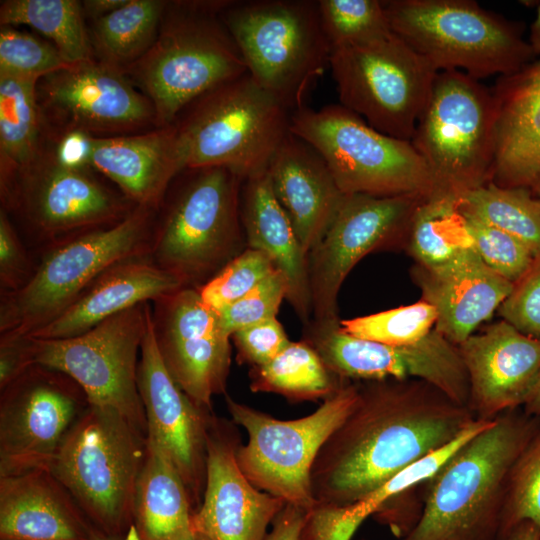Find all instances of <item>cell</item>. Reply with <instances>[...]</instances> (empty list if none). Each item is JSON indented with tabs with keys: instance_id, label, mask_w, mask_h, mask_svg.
I'll list each match as a JSON object with an SVG mask.
<instances>
[{
	"instance_id": "cell-1",
	"label": "cell",
	"mask_w": 540,
	"mask_h": 540,
	"mask_svg": "<svg viewBox=\"0 0 540 540\" xmlns=\"http://www.w3.org/2000/svg\"><path fill=\"white\" fill-rule=\"evenodd\" d=\"M358 400L320 449L311 471L317 504L348 506L446 446L476 419L417 379L358 383Z\"/></svg>"
},
{
	"instance_id": "cell-2",
	"label": "cell",
	"mask_w": 540,
	"mask_h": 540,
	"mask_svg": "<svg viewBox=\"0 0 540 540\" xmlns=\"http://www.w3.org/2000/svg\"><path fill=\"white\" fill-rule=\"evenodd\" d=\"M540 429V417L508 410L423 482V509L400 540H498L511 468Z\"/></svg>"
},
{
	"instance_id": "cell-3",
	"label": "cell",
	"mask_w": 540,
	"mask_h": 540,
	"mask_svg": "<svg viewBox=\"0 0 540 540\" xmlns=\"http://www.w3.org/2000/svg\"><path fill=\"white\" fill-rule=\"evenodd\" d=\"M228 0L167 1L150 49L123 69L153 105L157 127L211 89L248 73L220 18Z\"/></svg>"
},
{
	"instance_id": "cell-4",
	"label": "cell",
	"mask_w": 540,
	"mask_h": 540,
	"mask_svg": "<svg viewBox=\"0 0 540 540\" xmlns=\"http://www.w3.org/2000/svg\"><path fill=\"white\" fill-rule=\"evenodd\" d=\"M244 180L224 167L183 170L157 210L149 259L184 287L209 281L245 250Z\"/></svg>"
},
{
	"instance_id": "cell-5",
	"label": "cell",
	"mask_w": 540,
	"mask_h": 540,
	"mask_svg": "<svg viewBox=\"0 0 540 540\" xmlns=\"http://www.w3.org/2000/svg\"><path fill=\"white\" fill-rule=\"evenodd\" d=\"M156 214V209L136 206L113 226L79 233L39 250L29 282L1 294L0 334H32L62 314L109 267L149 258Z\"/></svg>"
},
{
	"instance_id": "cell-6",
	"label": "cell",
	"mask_w": 540,
	"mask_h": 540,
	"mask_svg": "<svg viewBox=\"0 0 540 540\" xmlns=\"http://www.w3.org/2000/svg\"><path fill=\"white\" fill-rule=\"evenodd\" d=\"M290 116L246 73L195 99L173 125L186 169L224 167L247 179L267 169L290 132Z\"/></svg>"
},
{
	"instance_id": "cell-7",
	"label": "cell",
	"mask_w": 540,
	"mask_h": 540,
	"mask_svg": "<svg viewBox=\"0 0 540 540\" xmlns=\"http://www.w3.org/2000/svg\"><path fill=\"white\" fill-rule=\"evenodd\" d=\"M394 34L437 72L459 70L474 79L518 72L535 54L523 26L472 0L383 1Z\"/></svg>"
},
{
	"instance_id": "cell-8",
	"label": "cell",
	"mask_w": 540,
	"mask_h": 540,
	"mask_svg": "<svg viewBox=\"0 0 540 540\" xmlns=\"http://www.w3.org/2000/svg\"><path fill=\"white\" fill-rule=\"evenodd\" d=\"M147 435L117 410L89 404L65 436L50 471L106 533L134 520Z\"/></svg>"
},
{
	"instance_id": "cell-9",
	"label": "cell",
	"mask_w": 540,
	"mask_h": 540,
	"mask_svg": "<svg viewBox=\"0 0 540 540\" xmlns=\"http://www.w3.org/2000/svg\"><path fill=\"white\" fill-rule=\"evenodd\" d=\"M220 18L253 79L291 112L304 105L331 54L318 1L229 0Z\"/></svg>"
},
{
	"instance_id": "cell-10",
	"label": "cell",
	"mask_w": 540,
	"mask_h": 540,
	"mask_svg": "<svg viewBox=\"0 0 540 540\" xmlns=\"http://www.w3.org/2000/svg\"><path fill=\"white\" fill-rule=\"evenodd\" d=\"M495 133L492 90L462 71L438 72L411 139L429 169L431 195L459 199L490 182Z\"/></svg>"
},
{
	"instance_id": "cell-11",
	"label": "cell",
	"mask_w": 540,
	"mask_h": 540,
	"mask_svg": "<svg viewBox=\"0 0 540 540\" xmlns=\"http://www.w3.org/2000/svg\"><path fill=\"white\" fill-rule=\"evenodd\" d=\"M290 132L320 154L345 195L432 194L429 169L411 141L379 132L340 104L302 105L291 112Z\"/></svg>"
},
{
	"instance_id": "cell-12",
	"label": "cell",
	"mask_w": 540,
	"mask_h": 540,
	"mask_svg": "<svg viewBox=\"0 0 540 540\" xmlns=\"http://www.w3.org/2000/svg\"><path fill=\"white\" fill-rule=\"evenodd\" d=\"M358 383L349 381L305 417L281 420L225 395L232 421L248 435L236 459L259 490L286 504L310 510L316 504L311 488L314 461L330 435L354 408Z\"/></svg>"
},
{
	"instance_id": "cell-13",
	"label": "cell",
	"mask_w": 540,
	"mask_h": 540,
	"mask_svg": "<svg viewBox=\"0 0 540 540\" xmlns=\"http://www.w3.org/2000/svg\"><path fill=\"white\" fill-rule=\"evenodd\" d=\"M340 105L386 135L411 141L437 71L393 32L331 49Z\"/></svg>"
},
{
	"instance_id": "cell-14",
	"label": "cell",
	"mask_w": 540,
	"mask_h": 540,
	"mask_svg": "<svg viewBox=\"0 0 540 540\" xmlns=\"http://www.w3.org/2000/svg\"><path fill=\"white\" fill-rule=\"evenodd\" d=\"M93 170L61 165L43 133L34 159L0 188L1 208L21 220L39 250L79 233L113 226L136 206L100 181Z\"/></svg>"
},
{
	"instance_id": "cell-15",
	"label": "cell",
	"mask_w": 540,
	"mask_h": 540,
	"mask_svg": "<svg viewBox=\"0 0 540 540\" xmlns=\"http://www.w3.org/2000/svg\"><path fill=\"white\" fill-rule=\"evenodd\" d=\"M149 306H133L75 337L29 336L32 364L65 373L81 386L90 404L117 410L147 435L137 369Z\"/></svg>"
},
{
	"instance_id": "cell-16",
	"label": "cell",
	"mask_w": 540,
	"mask_h": 540,
	"mask_svg": "<svg viewBox=\"0 0 540 540\" xmlns=\"http://www.w3.org/2000/svg\"><path fill=\"white\" fill-rule=\"evenodd\" d=\"M36 97L48 135L79 130L101 138L157 128L153 105L123 69L95 57L40 78Z\"/></svg>"
},
{
	"instance_id": "cell-17",
	"label": "cell",
	"mask_w": 540,
	"mask_h": 540,
	"mask_svg": "<svg viewBox=\"0 0 540 540\" xmlns=\"http://www.w3.org/2000/svg\"><path fill=\"white\" fill-rule=\"evenodd\" d=\"M89 404L76 381L40 364L31 365L1 389L0 477L49 470Z\"/></svg>"
},
{
	"instance_id": "cell-18",
	"label": "cell",
	"mask_w": 540,
	"mask_h": 540,
	"mask_svg": "<svg viewBox=\"0 0 540 540\" xmlns=\"http://www.w3.org/2000/svg\"><path fill=\"white\" fill-rule=\"evenodd\" d=\"M425 197L345 195L317 245L308 253L311 321L339 320V291L354 266L370 252L404 239Z\"/></svg>"
},
{
	"instance_id": "cell-19",
	"label": "cell",
	"mask_w": 540,
	"mask_h": 540,
	"mask_svg": "<svg viewBox=\"0 0 540 540\" xmlns=\"http://www.w3.org/2000/svg\"><path fill=\"white\" fill-rule=\"evenodd\" d=\"M139 355L137 385L145 411L147 440L171 460L195 512L205 490L207 437L214 413L195 403L168 372L158 349L151 304Z\"/></svg>"
},
{
	"instance_id": "cell-20",
	"label": "cell",
	"mask_w": 540,
	"mask_h": 540,
	"mask_svg": "<svg viewBox=\"0 0 540 540\" xmlns=\"http://www.w3.org/2000/svg\"><path fill=\"white\" fill-rule=\"evenodd\" d=\"M233 421L215 414L207 437L206 484L193 513L194 531L210 540H264L286 503L256 488L240 469L241 444Z\"/></svg>"
},
{
	"instance_id": "cell-21",
	"label": "cell",
	"mask_w": 540,
	"mask_h": 540,
	"mask_svg": "<svg viewBox=\"0 0 540 540\" xmlns=\"http://www.w3.org/2000/svg\"><path fill=\"white\" fill-rule=\"evenodd\" d=\"M458 348L469 380L468 408L476 419L493 420L523 407L540 375V339L500 320Z\"/></svg>"
},
{
	"instance_id": "cell-22",
	"label": "cell",
	"mask_w": 540,
	"mask_h": 540,
	"mask_svg": "<svg viewBox=\"0 0 540 540\" xmlns=\"http://www.w3.org/2000/svg\"><path fill=\"white\" fill-rule=\"evenodd\" d=\"M412 276L421 299L436 311L434 329L457 346L498 310L513 286L492 271L475 248L441 266L415 265Z\"/></svg>"
},
{
	"instance_id": "cell-23",
	"label": "cell",
	"mask_w": 540,
	"mask_h": 540,
	"mask_svg": "<svg viewBox=\"0 0 540 540\" xmlns=\"http://www.w3.org/2000/svg\"><path fill=\"white\" fill-rule=\"evenodd\" d=\"M267 171L275 198L308 256L337 214L345 194L320 154L291 132Z\"/></svg>"
},
{
	"instance_id": "cell-24",
	"label": "cell",
	"mask_w": 540,
	"mask_h": 540,
	"mask_svg": "<svg viewBox=\"0 0 540 540\" xmlns=\"http://www.w3.org/2000/svg\"><path fill=\"white\" fill-rule=\"evenodd\" d=\"M492 92L496 133L490 182L533 190L540 185V59L500 76Z\"/></svg>"
},
{
	"instance_id": "cell-25",
	"label": "cell",
	"mask_w": 540,
	"mask_h": 540,
	"mask_svg": "<svg viewBox=\"0 0 540 540\" xmlns=\"http://www.w3.org/2000/svg\"><path fill=\"white\" fill-rule=\"evenodd\" d=\"M91 167L135 206L156 210L186 169L173 124L131 135L94 137Z\"/></svg>"
},
{
	"instance_id": "cell-26",
	"label": "cell",
	"mask_w": 540,
	"mask_h": 540,
	"mask_svg": "<svg viewBox=\"0 0 540 540\" xmlns=\"http://www.w3.org/2000/svg\"><path fill=\"white\" fill-rule=\"evenodd\" d=\"M83 514L48 469L0 477L1 540H89Z\"/></svg>"
},
{
	"instance_id": "cell-27",
	"label": "cell",
	"mask_w": 540,
	"mask_h": 540,
	"mask_svg": "<svg viewBox=\"0 0 540 540\" xmlns=\"http://www.w3.org/2000/svg\"><path fill=\"white\" fill-rule=\"evenodd\" d=\"M184 287L173 274L149 258L117 263L101 273L56 319L28 335L36 339H66L81 335L105 319Z\"/></svg>"
},
{
	"instance_id": "cell-28",
	"label": "cell",
	"mask_w": 540,
	"mask_h": 540,
	"mask_svg": "<svg viewBox=\"0 0 540 540\" xmlns=\"http://www.w3.org/2000/svg\"><path fill=\"white\" fill-rule=\"evenodd\" d=\"M241 221L248 248L267 254L284 275L293 307L304 326L312 320L308 256L272 191L267 169L244 180Z\"/></svg>"
},
{
	"instance_id": "cell-29",
	"label": "cell",
	"mask_w": 540,
	"mask_h": 540,
	"mask_svg": "<svg viewBox=\"0 0 540 540\" xmlns=\"http://www.w3.org/2000/svg\"><path fill=\"white\" fill-rule=\"evenodd\" d=\"M194 509L186 486L171 460L147 440L138 477L134 521L140 540H193Z\"/></svg>"
},
{
	"instance_id": "cell-30",
	"label": "cell",
	"mask_w": 540,
	"mask_h": 540,
	"mask_svg": "<svg viewBox=\"0 0 540 540\" xmlns=\"http://www.w3.org/2000/svg\"><path fill=\"white\" fill-rule=\"evenodd\" d=\"M154 333L161 358L175 382L195 403L212 410L213 396L226 390L231 337L223 331Z\"/></svg>"
},
{
	"instance_id": "cell-31",
	"label": "cell",
	"mask_w": 540,
	"mask_h": 540,
	"mask_svg": "<svg viewBox=\"0 0 540 540\" xmlns=\"http://www.w3.org/2000/svg\"><path fill=\"white\" fill-rule=\"evenodd\" d=\"M37 82L0 74V188L31 162L41 147L43 127Z\"/></svg>"
},
{
	"instance_id": "cell-32",
	"label": "cell",
	"mask_w": 540,
	"mask_h": 540,
	"mask_svg": "<svg viewBox=\"0 0 540 540\" xmlns=\"http://www.w3.org/2000/svg\"><path fill=\"white\" fill-rule=\"evenodd\" d=\"M252 392L274 393L291 402L325 400L349 380L332 373L304 340L293 342L270 362L249 371Z\"/></svg>"
},
{
	"instance_id": "cell-33",
	"label": "cell",
	"mask_w": 540,
	"mask_h": 540,
	"mask_svg": "<svg viewBox=\"0 0 540 540\" xmlns=\"http://www.w3.org/2000/svg\"><path fill=\"white\" fill-rule=\"evenodd\" d=\"M404 241L416 265L425 268L441 266L474 248L459 199L442 195L420 201Z\"/></svg>"
},
{
	"instance_id": "cell-34",
	"label": "cell",
	"mask_w": 540,
	"mask_h": 540,
	"mask_svg": "<svg viewBox=\"0 0 540 540\" xmlns=\"http://www.w3.org/2000/svg\"><path fill=\"white\" fill-rule=\"evenodd\" d=\"M166 5L163 0H128L93 21L89 37L94 57L121 69L137 61L156 40Z\"/></svg>"
},
{
	"instance_id": "cell-35",
	"label": "cell",
	"mask_w": 540,
	"mask_h": 540,
	"mask_svg": "<svg viewBox=\"0 0 540 540\" xmlns=\"http://www.w3.org/2000/svg\"><path fill=\"white\" fill-rule=\"evenodd\" d=\"M81 1L4 0L1 26L28 25L50 39L70 64L94 58Z\"/></svg>"
},
{
	"instance_id": "cell-36",
	"label": "cell",
	"mask_w": 540,
	"mask_h": 540,
	"mask_svg": "<svg viewBox=\"0 0 540 540\" xmlns=\"http://www.w3.org/2000/svg\"><path fill=\"white\" fill-rule=\"evenodd\" d=\"M459 202L467 212L519 240L534 257L540 256V202L531 189L488 182Z\"/></svg>"
},
{
	"instance_id": "cell-37",
	"label": "cell",
	"mask_w": 540,
	"mask_h": 540,
	"mask_svg": "<svg viewBox=\"0 0 540 540\" xmlns=\"http://www.w3.org/2000/svg\"><path fill=\"white\" fill-rule=\"evenodd\" d=\"M525 522H532L540 528V429L511 468L498 540H511Z\"/></svg>"
},
{
	"instance_id": "cell-38",
	"label": "cell",
	"mask_w": 540,
	"mask_h": 540,
	"mask_svg": "<svg viewBox=\"0 0 540 540\" xmlns=\"http://www.w3.org/2000/svg\"><path fill=\"white\" fill-rule=\"evenodd\" d=\"M436 311L432 305L416 303L389 310L340 320L347 333L387 345H408L427 336L435 327Z\"/></svg>"
},
{
	"instance_id": "cell-39",
	"label": "cell",
	"mask_w": 540,
	"mask_h": 540,
	"mask_svg": "<svg viewBox=\"0 0 540 540\" xmlns=\"http://www.w3.org/2000/svg\"><path fill=\"white\" fill-rule=\"evenodd\" d=\"M323 31L332 48L368 42L392 32L379 0H318Z\"/></svg>"
},
{
	"instance_id": "cell-40",
	"label": "cell",
	"mask_w": 540,
	"mask_h": 540,
	"mask_svg": "<svg viewBox=\"0 0 540 540\" xmlns=\"http://www.w3.org/2000/svg\"><path fill=\"white\" fill-rule=\"evenodd\" d=\"M277 270L267 254L246 247L198 290L209 306L220 311L245 296Z\"/></svg>"
},
{
	"instance_id": "cell-41",
	"label": "cell",
	"mask_w": 540,
	"mask_h": 540,
	"mask_svg": "<svg viewBox=\"0 0 540 540\" xmlns=\"http://www.w3.org/2000/svg\"><path fill=\"white\" fill-rule=\"evenodd\" d=\"M69 65L51 42L14 26L0 27V74L39 80Z\"/></svg>"
},
{
	"instance_id": "cell-42",
	"label": "cell",
	"mask_w": 540,
	"mask_h": 540,
	"mask_svg": "<svg viewBox=\"0 0 540 540\" xmlns=\"http://www.w3.org/2000/svg\"><path fill=\"white\" fill-rule=\"evenodd\" d=\"M461 210L481 260L500 277L511 283L517 281L531 265L532 253L513 236Z\"/></svg>"
},
{
	"instance_id": "cell-43",
	"label": "cell",
	"mask_w": 540,
	"mask_h": 540,
	"mask_svg": "<svg viewBox=\"0 0 540 540\" xmlns=\"http://www.w3.org/2000/svg\"><path fill=\"white\" fill-rule=\"evenodd\" d=\"M287 294L286 279L277 270L245 296L219 311L224 332L231 337L237 330L276 318Z\"/></svg>"
},
{
	"instance_id": "cell-44",
	"label": "cell",
	"mask_w": 540,
	"mask_h": 540,
	"mask_svg": "<svg viewBox=\"0 0 540 540\" xmlns=\"http://www.w3.org/2000/svg\"><path fill=\"white\" fill-rule=\"evenodd\" d=\"M498 313L521 333L540 339V256L513 283Z\"/></svg>"
},
{
	"instance_id": "cell-45",
	"label": "cell",
	"mask_w": 540,
	"mask_h": 540,
	"mask_svg": "<svg viewBox=\"0 0 540 540\" xmlns=\"http://www.w3.org/2000/svg\"><path fill=\"white\" fill-rule=\"evenodd\" d=\"M36 260L28 252L8 213L0 210V292H15L33 276Z\"/></svg>"
},
{
	"instance_id": "cell-46",
	"label": "cell",
	"mask_w": 540,
	"mask_h": 540,
	"mask_svg": "<svg viewBox=\"0 0 540 540\" xmlns=\"http://www.w3.org/2000/svg\"><path fill=\"white\" fill-rule=\"evenodd\" d=\"M231 340L239 363L250 367L270 362L291 342L277 318L237 330L231 335Z\"/></svg>"
},
{
	"instance_id": "cell-47",
	"label": "cell",
	"mask_w": 540,
	"mask_h": 540,
	"mask_svg": "<svg viewBox=\"0 0 540 540\" xmlns=\"http://www.w3.org/2000/svg\"><path fill=\"white\" fill-rule=\"evenodd\" d=\"M30 344L28 335L0 334V390L33 365Z\"/></svg>"
},
{
	"instance_id": "cell-48",
	"label": "cell",
	"mask_w": 540,
	"mask_h": 540,
	"mask_svg": "<svg viewBox=\"0 0 540 540\" xmlns=\"http://www.w3.org/2000/svg\"><path fill=\"white\" fill-rule=\"evenodd\" d=\"M44 135L50 140L54 156L61 165L75 169L92 168L93 136L79 130Z\"/></svg>"
},
{
	"instance_id": "cell-49",
	"label": "cell",
	"mask_w": 540,
	"mask_h": 540,
	"mask_svg": "<svg viewBox=\"0 0 540 540\" xmlns=\"http://www.w3.org/2000/svg\"><path fill=\"white\" fill-rule=\"evenodd\" d=\"M305 510L286 504L274 519L264 540H299Z\"/></svg>"
},
{
	"instance_id": "cell-50",
	"label": "cell",
	"mask_w": 540,
	"mask_h": 540,
	"mask_svg": "<svg viewBox=\"0 0 540 540\" xmlns=\"http://www.w3.org/2000/svg\"><path fill=\"white\" fill-rule=\"evenodd\" d=\"M128 0H85L81 1L84 16L95 21L98 20L121 6Z\"/></svg>"
},
{
	"instance_id": "cell-51",
	"label": "cell",
	"mask_w": 540,
	"mask_h": 540,
	"mask_svg": "<svg viewBox=\"0 0 540 540\" xmlns=\"http://www.w3.org/2000/svg\"><path fill=\"white\" fill-rule=\"evenodd\" d=\"M522 409L529 415L540 417V375Z\"/></svg>"
},
{
	"instance_id": "cell-52",
	"label": "cell",
	"mask_w": 540,
	"mask_h": 540,
	"mask_svg": "<svg viewBox=\"0 0 540 540\" xmlns=\"http://www.w3.org/2000/svg\"><path fill=\"white\" fill-rule=\"evenodd\" d=\"M511 540H540V528L532 522L523 523Z\"/></svg>"
},
{
	"instance_id": "cell-53",
	"label": "cell",
	"mask_w": 540,
	"mask_h": 540,
	"mask_svg": "<svg viewBox=\"0 0 540 540\" xmlns=\"http://www.w3.org/2000/svg\"><path fill=\"white\" fill-rule=\"evenodd\" d=\"M89 540H140L137 530L129 532L127 537L121 533H106L102 530L91 529Z\"/></svg>"
},
{
	"instance_id": "cell-54",
	"label": "cell",
	"mask_w": 540,
	"mask_h": 540,
	"mask_svg": "<svg viewBox=\"0 0 540 540\" xmlns=\"http://www.w3.org/2000/svg\"><path fill=\"white\" fill-rule=\"evenodd\" d=\"M529 44L535 56H540V3L537 6L536 16L530 28Z\"/></svg>"
},
{
	"instance_id": "cell-55",
	"label": "cell",
	"mask_w": 540,
	"mask_h": 540,
	"mask_svg": "<svg viewBox=\"0 0 540 540\" xmlns=\"http://www.w3.org/2000/svg\"><path fill=\"white\" fill-rule=\"evenodd\" d=\"M193 540H210V539L206 537L205 535L196 532Z\"/></svg>"
},
{
	"instance_id": "cell-56",
	"label": "cell",
	"mask_w": 540,
	"mask_h": 540,
	"mask_svg": "<svg viewBox=\"0 0 540 540\" xmlns=\"http://www.w3.org/2000/svg\"><path fill=\"white\" fill-rule=\"evenodd\" d=\"M532 191L534 192L535 196L537 197V199L540 202V185L537 186L536 188H534Z\"/></svg>"
}]
</instances>
